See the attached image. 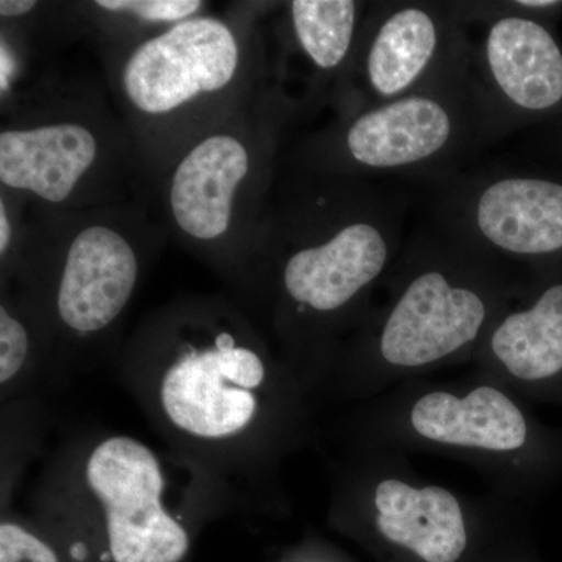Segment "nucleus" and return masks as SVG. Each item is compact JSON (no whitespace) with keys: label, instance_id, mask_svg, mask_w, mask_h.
Wrapping results in <instances>:
<instances>
[{"label":"nucleus","instance_id":"f257e3e1","mask_svg":"<svg viewBox=\"0 0 562 562\" xmlns=\"http://www.w3.org/2000/svg\"><path fill=\"white\" fill-rule=\"evenodd\" d=\"M257 244L279 257L284 294L316 314L341 312L406 246L409 192L375 180L301 172Z\"/></svg>","mask_w":562,"mask_h":562},{"label":"nucleus","instance_id":"f03ea898","mask_svg":"<svg viewBox=\"0 0 562 562\" xmlns=\"http://www.w3.org/2000/svg\"><path fill=\"white\" fill-rule=\"evenodd\" d=\"M492 144L472 60L422 90L338 113L295 154L301 172L441 181Z\"/></svg>","mask_w":562,"mask_h":562},{"label":"nucleus","instance_id":"7ed1b4c3","mask_svg":"<svg viewBox=\"0 0 562 562\" xmlns=\"http://www.w3.org/2000/svg\"><path fill=\"white\" fill-rule=\"evenodd\" d=\"M462 13L480 29L472 72L491 143L562 121V2H462Z\"/></svg>","mask_w":562,"mask_h":562},{"label":"nucleus","instance_id":"20e7f679","mask_svg":"<svg viewBox=\"0 0 562 562\" xmlns=\"http://www.w3.org/2000/svg\"><path fill=\"white\" fill-rule=\"evenodd\" d=\"M491 255L435 220L406 243L409 277L380 331L384 361L420 368L475 342L490 317L473 273Z\"/></svg>","mask_w":562,"mask_h":562},{"label":"nucleus","instance_id":"39448f33","mask_svg":"<svg viewBox=\"0 0 562 562\" xmlns=\"http://www.w3.org/2000/svg\"><path fill=\"white\" fill-rule=\"evenodd\" d=\"M292 106L277 110L255 128L222 125L203 133L173 162L166 180L169 222L181 241L203 249L232 246L257 202L271 183L281 120Z\"/></svg>","mask_w":562,"mask_h":562},{"label":"nucleus","instance_id":"423d86ee","mask_svg":"<svg viewBox=\"0 0 562 562\" xmlns=\"http://www.w3.org/2000/svg\"><path fill=\"white\" fill-rule=\"evenodd\" d=\"M469 55L462 2H373L333 105L346 113L394 101L442 79Z\"/></svg>","mask_w":562,"mask_h":562},{"label":"nucleus","instance_id":"0eeeda50","mask_svg":"<svg viewBox=\"0 0 562 562\" xmlns=\"http://www.w3.org/2000/svg\"><path fill=\"white\" fill-rule=\"evenodd\" d=\"M432 217L492 257L562 261V171L494 168L436 181Z\"/></svg>","mask_w":562,"mask_h":562},{"label":"nucleus","instance_id":"6e6552de","mask_svg":"<svg viewBox=\"0 0 562 562\" xmlns=\"http://www.w3.org/2000/svg\"><path fill=\"white\" fill-rule=\"evenodd\" d=\"M247 57V46L231 22L199 14L127 52L117 72L122 101L135 120H177L231 92L241 80Z\"/></svg>","mask_w":562,"mask_h":562},{"label":"nucleus","instance_id":"1a4fd4ad","mask_svg":"<svg viewBox=\"0 0 562 562\" xmlns=\"http://www.w3.org/2000/svg\"><path fill=\"white\" fill-rule=\"evenodd\" d=\"M106 132V124L79 110L44 111L2 127V194L55 211L99 209L120 161Z\"/></svg>","mask_w":562,"mask_h":562},{"label":"nucleus","instance_id":"9d476101","mask_svg":"<svg viewBox=\"0 0 562 562\" xmlns=\"http://www.w3.org/2000/svg\"><path fill=\"white\" fill-rule=\"evenodd\" d=\"M57 239L55 308L68 330L110 327L131 302L140 272L139 236L132 222L99 206L66 211Z\"/></svg>","mask_w":562,"mask_h":562},{"label":"nucleus","instance_id":"9b49d317","mask_svg":"<svg viewBox=\"0 0 562 562\" xmlns=\"http://www.w3.org/2000/svg\"><path fill=\"white\" fill-rule=\"evenodd\" d=\"M88 484L106 513L114 562H180L190 549L187 531L161 505L160 464L149 447L116 436L91 453Z\"/></svg>","mask_w":562,"mask_h":562},{"label":"nucleus","instance_id":"f8f14e48","mask_svg":"<svg viewBox=\"0 0 562 562\" xmlns=\"http://www.w3.org/2000/svg\"><path fill=\"white\" fill-rule=\"evenodd\" d=\"M265 376L260 355L222 330L172 362L162 379V408L180 430L203 439L228 438L254 419V390Z\"/></svg>","mask_w":562,"mask_h":562},{"label":"nucleus","instance_id":"ddd939ff","mask_svg":"<svg viewBox=\"0 0 562 562\" xmlns=\"http://www.w3.org/2000/svg\"><path fill=\"white\" fill-rule=\"evenodd\" d=\"M368 2L292 0L284 3L288 46L310 72V99H335L349 74Z\"/></svg>","mask_w":562,"mask_h":562},{"label":"nucleus","instance_id":"4468645a","mask_svg":"<svg viewBox=\"0 0 562 562\" xmlns=\"http://www.w3.org/2000/svg\"><path fill=\"white\" fill-rule=\"evenodd\" d=\"M375 506L384 538L424 561L457 562L468 546L460 503L442 487L414 490L398 480H384L376 487Z\"/></svg>","mask_w":562,"mask_h":562},{"label":"nucleus","instance_id":"2eb2a0df","mask_svg":"<svg viewBox=\"0 0 562 562\" xmlns=\"http://www.w3.org/2000/svg\"><path fill=\"white\" fill-rule=\"evenodd\" d=\"M414 430L424 438L452 446L509 452L527 439L522 413L501 391L476 387L468 397L432 392L414 405Z\"/></svg>","mask_w":562,"mask_h":562},{"label":"nucleus","instance_id":"dca6fc26","mask_svg":"<svg viewBox=\"0 0 562 562\" xmlns=\"http://www.w3.org/2000/svg\"><path fill=\"white\" fill-rule=\"evenodd\" d=\"M491 350L525 382L562 371V280L549 284L530 308L508 314L491 335Z\"/></svg>","mask_w":562,"mask_h":562},{"label":"nucleus","instance_id":"f3484780","mask_svg":"<svg viewBox=\"0 0 562 562\" xmlns=\"http://www.w3.org/2000/svg\"><path fill=\"white\" fill-rule=\"evenodd\" d=\"M92 7L101 11L105 18L165 31L202 14L205 2L202 0H95Z\"/></svg>","mask_w":562,"mask_h":562},{"label":"nucleus","instance_id":"a211bd4d","mask_svg":"<svg viewBox=\"0 0 562 562\" xmlns=\"http://www.w3.org/2000/svg\"><path fill=\"white\" fill-rule=\"evenodd\" d=\"M31 350L27 328L5 305L0 308V382L7 383L21 371Z\"/></svg>","mask_w":562,"mask_h":562},{"label":"nucleus","instance_id":"6ab92c4d","mask_svg":"<svg viewBox=\"0 0 562 562\" xmlns=\"http://www.w3.org/2000/svg\"><path fill=\"white\" fill-rule=\"evenodd\" d=\"M0 562H58L57 554L32 532L13 524L0 527Z\"/></svg>","mask_w":562,"mask_h":562},{"label":"nucleus","instance_id":"aec40b11","mask_svg":"<svg viewBox=\"0 0 562 562\" xmlns=\"http://www.w3.org/2000/svg\"><path fill=\"white\" fill-rule=\"evenodd\" d=\"M14 246H20V231L14 222L10 199L5 194L0 198V257L5 261Z\"/></svg>","mask_w":562,"mask_h":562},{"label":"nucleus","instance_id":"412c9836","mask_svg":"<svg viewBox=\"0 0 562 562\" xmlns=\"http://www.w3.org/2000/svg\"><path fill=\"white\" fill-rule=\"evenodd\" d=\"M539 147L546 150L550 158L562 162V121L541 127Z\"/></svg>","mask_w":562,"mask_h":562},{"label":"nucleus","instance_id":"4be33fe9","mask_svg":"<svg viewBox=\"0 0 562 562\" xmlns=\"http://www.w3.org/2000/svg\"><path fill=\"white\" fill-rule=\"evenodd\" d=\"M38 2L32 0H2L0 2V16L3 21H18L27 18L33 11L38 10Z\"/></svg>","mask_w":562,"mask_h":562}]
</instances>
